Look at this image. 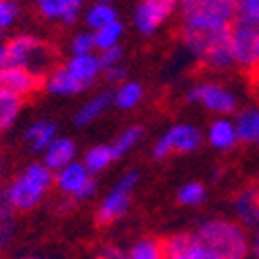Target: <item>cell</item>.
<instances>
[{"label": "cell", "instance_id": "6da1fadb", "mask_svg": "<svg viewBox=\"0 0 259 259\" xmlns=\"http://www.w3.org/2000/svg\"><path fill=\"white\" fill-rule=\"evenodd\" d=\"M232 25H215V27H197L183 25V44L185 48L195 54L209 69L222 71L234 62L230 48Z\"/></svg>", "mask_w": 259, "mask_h": 259}, {"label": "cell", "instance_id": "7a4b0ae2", "mask_svg": "<svg viewBox=\"0 0 259 259\" xmlns=\"http://www.w3.org/2000/svg\"><path fill=\"white\" fill-rule=\"evenodd\" d=\"M195 236L220 259H247L251 253L245 228L232 220H205L199 224Z\"/></svg>", "mask_w": 259, "mask_h": 259}, {"label": "cell", "instance_id": "3957f363", "mask_svg": "<svg viewBox=\"0 0 259 259\" xmlns=\"http://www.w3.org/2000/svg\"><path fill=\"white\" fill-rule=\"evenodd\" d=\"M52 64V52L33 35H17L0 44V69H25L37 77Z\"/></svg>", "mask_w": 259, "mask_h": 259}, {"label": "cell", "instance_id": "277c9868", "mask_svg": "<svg viewBox=\"0 0 259 259\" xmlns=\"http://www.w3.org/2000/svg\"><path fill=\"white\" fill-rule=\"evenodd\" d=\"M179 9L185 17V25H232L236 0H179Z\"/></svg>", "mask_w": 259, "mask_h": 259}, {"label": "cell", "instance_id": "5b68a950", "mask_svg": "<svg viewBox=\"0 0 259 259\" xmlns=\"http://www.w3.org/2000/svg\"><path fill=\"white\" fill-rule=\"evenodd\" d=\"M137 181H139V172H135V170L120 177V181L108 191V195L98 205V211H96L98 224L108 226V224H114L116 220L122 218L128 205H131V193L137 187Z\"/></svg>", "mask_w": 259, "mask_h": 259}, {"label": "cell", "instance_id": "8992f818", "mask_svg": "<svg viewBox=\"0 0 259 259\" xmlns=\"http://www.w3.org/2000/svg\"><path fill=\"white\" fill-rule=\"evenodd\" d=\"M203 143V133L195 124H175L156 141L154 145V158L156 160H166L170 154H191L199 149Z\"/></svg>", "mask_w": 259, "mask_h": 259}, {"label": "cell", "instance_id": "52a82bcc", "mask_svg": "<svg viewBox=\"0 0 259 259\" xmlns=\"http://www.w3.org/2000/svg\"><path fill=\"white\" fill-rule=\"evenodd\" d=\"M54 185L60 193L69 195L71 201H88L96 195V181L90 175V170L83 166V162H71L69 166L54 172Z\"/></svg>", "mask_w": 259, "mask_h": 259}, {"label": "cell", "instance_id": "ba28073f", "mask_svg": "<svg viewBox=\"0 0 259 259\" xmlns=\"http://www.w3.org/2000/svg\"><path fill=\"white\" fill-rule=\"evenodd\" d=\"M230 48L234 62L243 69L259 67V29L247 25H232L230 33Z\"/></svg>", "mask_w": 259, "mask_h": 259}, {"label": "cell", "instance_id": "9c48e42d", "mask_svg": "<svg viewBox=\"0 0 259 259\" xmlns=\"http://www.w3.org/2000/svg\"><path fill=\"white\" fill-rule=\"evenodd\" d=\"M177 9L179 0H141L133 15L135 27L143 35H152Z\"/></svg>", "mask_w": 259, "mask_h": 259}, {"label": "cell", "instance_id": "30bf717a", "mask_svg": "<svg viewBox=\"0 0 259 259\" xmlns=\"http://www.w3.org/2000/svg\"><path fill=\"white\" fill-rule=\"evenodd\" d=\"M187 102H201L207 110L215 114H232L236 110V98L218 83L195 85L187 94Z\"/></svg>", "mask_w": 259, "mask_h": 259}, {"label": "cell", "instance_id": "8fae6325", "mask_svg": "<svg viewBox=\"0 0 259 259\" xmlns=\"http://www.w3.org/2000/svg\"><path fill=\"white\" fill-rule=\"evenodd\" d=\"M166 259H220L213 251H209L195 232H179L164 241Z\"/></svg>", "mask_w": 259, "mask_h": 259}, {"label": "cell", "instance_id": "7c38bea8", "mask_svg": "<svg viewBox=\"0 0 259 259\" xmlns=\"http://www.w3.org/2000/svg\"><path fill=\"white\" fill-rule=\"evenodd\" d=\"M7 195L15 207V211H29L35 205H39V201L44 199L46 195V189L35 185L33 181H29L25 175L17 177L7 189Z\"/></svg>", "mask_w": 259, "mask_h": 259}, {"label": "cell", "instance_id": "4fadbf2b", "mask_svg": "<svg viewBox=\"0 0 259 259\" xmlns=\"http://www.w3.org/2000/svg\"><path fill=\"white\" fill-rule=\"evenodd\" d=\"M41 85V77L25 71V69H0V92H7L17 98H25L33 94Z\"/></svg>", "mask_w": 259, "mask_h": 259}, {"label": "cell", "instance_id": "5bb4252c", "mask_svg": "<svg viewBox=\"0 0 259 259\" xmlns=\"http://www.w3.org/2000/svg\"><path fill=\"white\" fill-rule=\"evenodd\" d=\"M232 209L243 228H255L259 224V185H249L236 193Z\"/></svg>", "mask_w": 259, "mask_h": 259}, {"label": "cell", "instance_id": "9a60e30c", "mask_svg": "<svg viewBox=\"0 0 259 259\" xmlns=\"http://www.w3.org/2000/svg\"><path fill=\"white\" fill-rule=\"evenodd\" d=\"M64 69L69 71V75L81 85V88H90V85L98 79L102 67L100 58L96 54H81V56H71L69 62L64 64Z\"/></svg>", "mask_w": 259, "mask_h": 259}, {"label": "cell", "instance_id": "2e32d148", "mask_svg": "<svg viewBox=\"0 0 259 259\" xmlns=\"http://www.w3.org/2000/svg\"><path fill=\"white\" fill-rule=\"evenodd\" d=\"M75 156H77V145L67 137H56L44 152V164L52 172H58L60 168L75 162Z\"/></svg>", "mask_w": 259, "mask_h": 259}, {"label": "cell", "instance_id": "e0dca14e", "mask_svg": "<svg viewBox=\"0 0 259 259\" xmlns=\"http://www.w3.org/2000/svg\"><path fill=\"white\" fill-rule=\"evenodd\" d=\"M207 141L213 149H220V152H228V149H232L236 143H239L234 122L228 120V118L213 120L207 128Z\"/></svg>", "mask_w": 259, "mask_h": 259}, {"label": "cell", "instance_id": "ac0fdd59", "mask_svg": "<svg viewBox=\"0 0 259 259\" xmlns=\"http://www.w3.org/2000/svg\"><path fill=\"white\" fill-rule=\"evenodd\" d=\"M37 11L46 19H62L64 23H75L79 17V9L73 0H35Z\"/></svg>", "mask_w": 259, "mask_h": 259}, {"label": "cell", "instance_id": "d6986e66", "mask_svg": "<svg viewBox=\"0 0 259 259\" xmlns=\"http://www.w3.org/2000/svg\"><path fill=\"white\" fill-rule=\"evenodd\" d=\"M54 139H56V124L48 120H37L31 126H27L25 131V141L33 152L44 154Z\"/></svg>", "mask_w": 259, "mask_h": 259}, {"label": "cell", "instance_id": "ffe728a7", "mask_svg": "<svg viewBox=\"0 0 259 259\" xmlns=\"http://www.w3.org/2000/svg\"><path fill=\"white\" fill-rule=\"evenodd\" d=\"M236 137L243 143H257L259 141V110L257 108H247L236 114L234 120Z\"/></svg>", "mask_w": 259, "mask_h": 259}, {"label": "cell", "instance_id": "44dd1931", "mask_svg": "<svg viewBox=\"0 0 259 259\" xmlns=\"http://www.w3.org/2000/svg\"><path fill=\"white\" fill-rule=\"evenodd\" d=\"M44 88H46L50 94H54V96H73V94H77V92L83 90L81 85L69 75V71L64 69V67L52 71V75L46 77Z\"/></svg>", "mask_w": 259, "mask_h": 259}, {"label": "cell", "instance_id": "7402d4cb", "mask_svg": "<svg viewBox=\"0 0 259 259\" xmlns=\"http://www.w3.org/2000/svg\"><path fill=\"white\" fill-rule=\"evenodd\" d=\"M128 259H166L164 243L154 236H141L126 249Z\"/></svg>", "mask_w": 259, "mask_h": 259}, {"label": "cell", "instance_id": "603a6c76", "mask_svg": "<svg viewBox=\"0 0 259 259\" xmlns=\"http://www.w3.org/2000/svg\"><path fill=\"white\" fill-rule=\"evenodd\" d=\"M110 104H112V96L110 94H98L88 104H83V108H81V110L77 112V116H75V122L79 126H83V124H90V122L98 120L106 112V108L110 106Z\"/></svg>", "mask_w": 259, "mask_h": 259}, {"label": "cell", "instance_id": "cb8c5ba5", "mask_svg": "<svg viewBox=\"0 0 259 259\" xmlns=\"http://www.w3.org/2000/svg\"><path fill=\"white\" fill-rule=\"evenodd\" d=\"M114 21H118V13L108 3H96L94 7L88 9V13H85V23H88V27H92L94 31L114 23Z\"/></svg>", "mask_w": 259, "mask_h": 259}, {"label": "cell", "instance_id": "d4e9b609", "mask_svg": "<svg viewBox=\"0 0 259 259\" xmlns=\"http://www.w3.org/2000/svg\"><path fill=\"white\" fill-rule=\"evenodd\" d=\"M114 154H112V147L110 145H96L92 147L88 154L83 158V166L90 170V175H100L102 170H106L108 166L112 164Z\"/></svg>", "mask_w": 259, "mask_h": 259}, {"label": "cell", "instance_id": "484cf974", "mask_svg": "<svg viewBox=\"0 0 259 259\" xmlns=\"http://www.w3.org/2000/svg\"><path fill=\"white\" fill-rule=\"evenodd\" d=\"M141 100H143V88L137 81L120 83V88L112 96V102L116 104V108H122V110H131V108H135Z\"/></svg>", "mask_w": 259, "mask_h": 259}, {"label": "cell", "instance_id": "4316f807", "mask_svg": "<svg viewBox=\"0 0 259 259\" xmlns=\"http://www.w3.org/2000/svg\"><path fill=\"white\" fill-rule=\"evenodd\" d=\"M21 104H23L21 98L0 92V131H7V128L13 126V122L21 112Z\"/></svg>", "mask_w": 259, "mask_h": 259}, {"label": "cell", "instance_id": "83f0119b", "mask_svg": "<svg viewBox=\"0 0 259 259\" xmlns=\"http://www.w3.org/2000/svg\"><path fill=\"white\" fill-rule=\"evenodd\" d=\"M122 31H124V27H122L120 21H114V23L94 31V44H96V48L102 50V52L110 50V48H116L120 37H122Z\"/></svg>", "mask_w": 259, "mask_h": 259}, {"label": "cell", "instance_id": "f1b7e54d", "mask_svg": "<svg viewBox=\"0 0 259 259\" xmlns=\"http://www.w3.org/2000/svg\"><path fill=\"white\" fill-rule=\"evenodd\" d=\"M234 23L259 29V0H236Z\"/></svg>", "mask_w": 259, "mask_h": 259}, {"label": "cell", "instance_id": "f546056e", "mask_svg": "<svg viewBox=\"0 0 259 259\" xmlns=\"http://www.w3.org/2000/svg\"><path fill=\"white\" fill-rule=\"evenodd\" d=\"M207 197V193H205V187L201 183H195V181H191V183H185L179 193H177V199L181 205H187V207H197L205 201Z\"/></svg>", "mask_w": 259, "mask_h": 259}, {"label": "cell", "instance_id": "4dcf8cb0", "mask_svg": "<svg viewBox=\"0 0 259 259\" xmlns=\"http://www.w3.org/2000/svg\"><path fill=\"white\" fill-rule=\"evenodd\" d=\"M141 135H143V128L141 126H131V128H126L124 133H120L116 137V141L110 145L112 147V154H114V160L116 158H122L124 154L131 152V149L139 143Z\"/></svg>", "mask_w": 259, "mask_h": 259}, {"label": "cell", "instance_id": "1f68e13d", "mask_svg": "<svg viewBox=\"0 0 259 259\" xmlns=\"http://www.w3.org/2000/svg\"><path fill=\"white\" fill-rule=\"evenodd\" d=\"M23 175H25L29 181H33L35 185L44 187L46 191L54 185V172H52L44 162H33V164H29V166L23 170Z\"/></svg>", "mask_w": 259, "mask_h": 259}, {"label": "cell", "instance_id": "d6a6232c", "mask_svg": "<svg viewBox=\"0 0 259 259\" xmlns=\"http://www.w3.org/2000/svg\"><path fill=\"white\" fill-rule=\"evenodd\" d=\"M96 44H94V33H77L71 41V52L73 56L81 54H94Z\"/></svg>", "mask_w": 259, "mask_h": 259}, {"label": "cell", "instance_id": "836d02e7", "mask_svg": "<svg viewBox=\"0 0 259 259\" xmlns=\"http://www.w3.org/2000/svg\"><path fill=\"white\" fill-rule=\"evenodd\" d=\"M19 17V7L15 0H0V29H9Z\"/></svg>", "mask_w": 259, "mask_h": 259}, {"label": "cell", "instance_id": "e575fe53", "mask_svg": "<svg viewBox=\"0 0 259 259\" xmlns=\"http://www.w3.org/2000/svg\"><path fill=\"white\" fill-rule=\"evenodd\" d=\"M98 58H100V67H102V71L112 69V67H118L120 60H122V48L116 46V48H110V50H104V52H100Z\"/></svg>", "mask_w": 259, "mask_h": 259}, {"label": "cell", "instance_id": "d590c367", "mask_svg": "<svg viewBox=\"0 0 259 259\" xmlns=\"http://www.w3.org/2000/svg\"><path fill=\"white\" fill-rule=\"evenodd\" d=\"M96 259H128V253L118 245H106L98 251Z\"/></svg>", "mask_w": 259, "mask_h": 259}, {"label": "cell", "instance_id": "8d00e7d4", "mask_svg": "<svg viewBox=\"0 0 259 259\" xmlns=\"http://www.w3.org/2000/svg\"><path fill=\"white\" fill-rule=\"evenodd\" d=\"M15 236V220L11 222H0V251H5Z\"/></svg>", "mask_w": 259, "mask_h": 259}, {"label": "cell", "instance_id": "74e56055", "mask_svg": "<svg viewBox=\"0 0 259 259\" xmlns=\"http://www.w3.org/2000/svg\"><path fill=\"white\" fill-rule=\"evenodd\" d=\"M15 215V207L7 195V191H0V222H11Z\"/></svg>", "mask_w": 259, "mask_h": 259}, {"label": "cell", "instance_id": "f35d334b", "mask_svg": "<svg viewBox=\"0 0 259 259\" xmlns=\"http://www.w3.org/2000/svg\"><path fill=\"white\" fill-rule=\"evenodd\" d=\"M104 75H106V79L110 81V83H124V77H126V71H124V67H112V69H106L104 71Z\"/></svg>", "mask_w": 259, "mask_h": 259}, {"label": "cell", "instance_id": "ab89813d", "mask_svg": "<svg viewBox=\"0 0 259 259\" xmlns=\"http://www.w3.org/2000/svg\"><path fill=\"white\" fill-rule=\"evenodd\" d=\"M251 255L255 259H259V224L255 226V234H253V239H251Z\"/></svg>", "mask_w": 259, "mask_h": 259}, {"label": "cell", "instance_id": "60d3db41", "mask_svg": "<svg viewBox=\"0 0 259 259\" xmlns=\"http://www.w3.org/2000/svg\"><path fill=\"white\" fill-rule=\"evenodd\" d=\"M11 259H39V257H29L27 255V257H11Z\"/></svg>", "mask_w": 259, "mask_h": 259}, {"label": "cell", "instance_id": "b9f144b4", "mask_svg": "<svg viewBox=\"0 0 259 259\" xmlns=\"http://www.w3.org/2000/svg\"><path fill=\"white\" fill-rule=\"evenodd\" d=\"M73 3H75L77 7H81V3H83V0H73Z\"/></svg>", "mask_w": 259, "mask_h": 259}, {"label": "cell", "instance_id": "7bdbcfd3", "mask_svg": "<svg viewBox=\"0 0 259 259\" xmlns=\"http://www.w3.org/2000/svg\"><path fill=\"white\" fill-rule=\"evenodd\" d=\"M98 3H108V5H110V3H112V0H98Z\"/></svg>", "mask_w": 259, "mask_h": 259}, {"label": "cell", "instance_id": "ee69618b", "mask_svg": "<svg viewBox=\"0 0 259 259\" xmlns=\"http://www.w3.org/2000/svg\"><path fill=\"white\" fill-rule=\"evenodd\" d=\"M257 143H259V141H257Z\"/></svg>", "mask_w": 259, "mask_h": 259}]
</instances>
